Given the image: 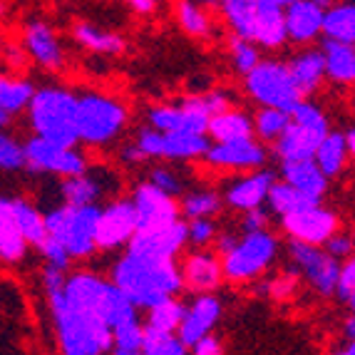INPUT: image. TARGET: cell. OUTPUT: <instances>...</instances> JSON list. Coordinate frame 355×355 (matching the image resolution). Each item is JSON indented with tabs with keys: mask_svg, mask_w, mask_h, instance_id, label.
Listing matches in <instances>:
<instances>
[{
	"mask_svg": "<svg viewBox=\"0 0 355 355\" xmlns=\"http://www.w3.org/2000/svg\"><path fill=\"white\" fill-rule=\"evenodd\" d=\"M345 144H348V154H350V157H355V130H350L348 135H345Z\"/></svg>",
	"mask_w": 355,
	"mask_h": 355,
	"instance_id": "obj_56",
	"label": "cell"
},
{
	"mask_svg": "<svg viewBox=\"0 0 355 355\" xmlns=\"http://www.w3.org/2000/svg\"><path fill=\"white\" fill-rule=\"evenodd\" d=\"M224 20L234 37L276 50L286 37V3L281 0H226L221 3Z\"/></svg>",
	"mask_w": 355,
	"mask_h": 355,
	"instance_id": "obj_3",
	"label": "cell"
},
{
	"mask_svg": "<svg viewBox=\"0 0 355 355\" xmlns=\"http://www.w3.org/2000/svg\"><path fill=\"white\" fill-rule=\"evenodd\" d=\"M323 35L326 40L345 42L355 48V3H338L326 8Z\"/></svg>",
	"mask_w": 355,
	"mask_h": 355,
	"instance_id": "obj_32",
	"label": "cell"
},
{
	"mask_svg": "<svg viewBox=\"0 0 355 355\" xmlns=\"http://www.w3.org/2000/svg\"><path fill=\"white\" fill-rule=\"evenodd\" d=\"M313 204H318V202L303 196L301 191H296L286 182H276L271 187V194H268V207H271L273 214H279L281 219H284V216H291V214L301 211V209L313 207Z\"/></svg>",
	"mask_w": 355,
	"mask_h": 355,
	"instance_id": "obj_36",
	"label": "cell"
},
{
	"mask_svg": "<svg viewBox=\"0 0 355 355\" xmlns=\"http://www.w3.org/2000/svg\"><path fill=\"white\" fill-rule=\"evenodd\" d=\"M112 286L130 298L132 306L139 311L159 306L169 301L184 288L179 266L174 261H159L125 251L112 266Z\"/></svg>",
	"mask_w": 355,
	"mask_h": 355,
	"instance_id": "obj_2",
	"label": "cell"
},
{
	"mask_svg": "<svg viewBox=\"0 0 355 355\" xmlns=\"http://www.w3.org/2000/svg\"><path fill=\"white\" fill-rule=\"evenodd\" d=\"M241 231L243 236L246 234H261V231H268V214L263 209H254V211H246L241 219Z\"/></svg>",
	"mask_w": 355,
	"mask_h": 355,
	"instance_id": "obj_51",
	"label": "cell"
},
{
	"mask_svg": "<svg viewBox=\"0 0 355 355\" xmlns=\"http://www.w3.org/2000/svg\"><path fill=\"white\" fill-rule=\"evenodd\" d=\"M179 28L191 37H209L211 35V18L202 6L196 3H179L177 6Z\"/></svg>",
	"mask_w": 355,
	"mask_h": 355,
	"instance_id": "obj_39",
	"label": "cell"
},
{
	"mask_svg": "<svg viewBox=\"0 0 355 355\" xmlns=\"http://www.w3.org/2000/svg\"><path fill=\"white\" fill-rule=\"evenodd\" d=\"M100 207H60L45 214L48 239L58 241L70 259H87L97 251Z\"/></svg>",
	"mask_w": 355,
	"mask_h": 355,
	"instance_id": "obj_5",
	"label": "cell"
},
{
	"mask_svg": "<svg viewBox=\"0 0 355 355\" xmlns=\"http://www.w3.org/2000/svg\"><path fill=\"white\" fill-rule=\"evenodd\" d=\"M179 276H182V286L189 288L196 296L211 293L219 288L224 281V271H221V259L214 251L196 249L191 251L179 266Z\"/></svg>",
	"mask_w": 355,
	"mask_h": 355,
	"instance_id": "obj_19",
	"label": "cell"
},
{
	"mask_svg": "<svg viewBox=\"0 0 355 355\" xmlns=\"http://www.w3.org/2000/svg\"><path fill=\"white\" fill-rule=\"evenodd\" d=\"M12 211H15V224H18L25 243L40 249L42 241L48 239L45 214H40V209H37L35 204L25 202V199H12Z\"/></svg>",
	"mask_w": 355,
	"mask_h": 355,
	"instance_id": "obj_34",
	"label": "cell"
},
{
	"mask_svg": "<svg viewBox=\"0 0 355 355\" xmlns=\"http://www.w3.org/2000/svg\"><path fill=\"white\" fill-rule=\"evenodd\" d=\"M328 3L315 0H291L286 3V37L293 42H311L323 33Z\"/></svg>",
	"mask_w": 355,
	"mask_h": 355,
	"instance_id": "obj_22",
	"label": "cell"
},
{
	"mask_svg": "<svg viewBox=\"0 0 355 355\" xmlns=\"http://www.w3.org/2000/svg\"><path fill=\"white\" fill-rule=\"evenodd\" d=\"M191 355H224V345L216 336H207L191 345Z\"/></svg>",
	"mask_w": 355,
	"mask_h": 355,
	"instance_id": "obj_52",
	"label": "cell"
},
{
	"mask_svg": "<svg viewBox=\"0 0 355 355\" xmlns=\"http://www.w3.org/2000/svg\"><path fill=\"white\" fill-rule=\"evenodd\" d=\"M8 119H10V117H8V114H3V112H0V127H3V125H6V122H8Z\"/></svg>",
	"mask_w": 355,
	"mask_h": 355,
	"instance_id": "obj_57",
	"label": "cell"
},
{
	"mask_svg": "<svg viewBox=\"0 0 355 355\" xmlns=\"http://www.w3.org/2000/svg\"><path fill=\"white\" fill-rule=\"evenodd\" d=\"M204 159L211 166L221 169H261L266 164V149L256 139H236V142L209 144V152Z\"/></svg>",
	"mask_w": 355,
	"mask_h": 355,
	"instance_id": "obj_21",
	"label": "cell"
},
{
	"mask_svg": "<svg viewBox=\"0 0 355 355\" xmlns=\"http://www.w3.org/2000/svg\"><path fill=\"white\" fill-rule=\"evenodd\" d=\"M6 60L15 67V70H20V65L25 62V53L18 48V45H10V48H6Z\"/></svg>",
	"mask_w": 355,
	"mask_h": 355,
	"instance_id": "obj_53",
	"label": "cell"
},
{
	"mask_svg": "<svg viewBox=\"0 0 355 355\" xmlns=\"http://www.w3.org/2000/svg\"><path fill=\"white\" fill-rule=\"evenodd\" d=\"M28 117L35 137L58 147L80 142L77 137V97L62 87H40L28 105Z\"/></svg>",
	"mask_w": 355,
	"mask_h": 355,
	"instance_id": "obj_4",
	"label": "cell"
},
{
	"mask_svg": "<svg viewBox=\"0 0 355 355\" xmlns=\"http://www.w3.org/2000/svg\"><path fill=\"white\" fill-rule=\"evenodd\" d=\"M273 184H276V172H271V169H256V172L231 182V187L224 191V199L236 211H254V209H261L268 202Z\"/></svg>",
	"mask_w": 355,
	"mask_h": 355,
	"instance_id": "obj_20",
	"label": "cell"
},
{
	"mask_svg": "<svg viewBox=\"0 0 355 355\" xmlns=\"http://www.w3.org/2000/svg\"><path fill=\"white\" fill-rule=\"evenodd\" d=\"M323 249H326L336 261H348L350 256H355V241L350 234H340V231H338L336 236H333Z\"/></svg>",
	"mask_w": 355,
	"mask_h": 355,
	"instance_id": "obj_49",
	"label": "cell"
},
{
	"mask_svg": "<svg viewBox=\"0 0 355 355\" xmlns=\"http://www.w3.org/2000/svg\"><path fill=\"white\" fill-rule=\"evenodd\" d=\"M60 194L67 207H97V199L105 194V184L95 174L85 172L83 177L65 179L60 184Z\"/></svg>",
	"mask_w": 355,
	"mask_h": 355,
	"instance_id": "obj_33",
	"label": "cell"
},
{
	"mask_svg": "<svg viewBox=\"0 0 355 355\" xmlns=\"http://www.w3.org/2000/svg\"><path fill=\"white\" fill-rule=\"evenodd\" d=\"M144 350V328L142 320H132L119 326L112 333V348L110 355H142Z\"/></svg>",
	"mask_w": 355,
	"mask_h": 355,
	"instance_id": "obj_40",
	"label": "cell"
},
{
	"mask_svg": "<svg viewBox=\"0 0 355 355\" xmlns=\"http://www.w3.org/2000/svg\"><path fill=\"white\" fill-rule=\"evenodd\" d=\"M33 95H35V87L28 80L0 75V112L3 114L10 117V114H18L23 110H28Z\"/></svg>",
	"mask_w": 355,
	"mask_h": 355,
	"instance_id": "obj_35",
	"label": "cell"
},
{
	"mask_svg": "<svg viewBox=\"0 0 355 355\" xmlns=\"http://www.w3.org/2000/svg\"><path fill=\"white\" fill-rule=\"evenodd\" d=\"M184 303L177 298H169V301L159 303L147 311V320L142 323L144 338H164V336H177L179 326L184 320Z\"/></svg>",
	"mask_w": 355,
	"mask_h": 355,
	"instance_id": "obj_29",
	"label": "cell"
},
{
	"mask_svg": "<svg viewBox=\"0 0 355 355\" xmlns=\"http://www.w3.org/2000/svg\"><path fill=\"white\" fill-rule=\"evenodd\" d=\"M281 174H284V182L288 187H293L296 191H301L303 196L313 199L320 204L323 194L328 191V179L320 174V169L315 166L313 159L306 162H284L281 164Z\"/></svg>",
	"mask_w": 355,
	"mask_h": 355,
	"instance_id": "obj_24",
	"label": "cell"
},
{
	"mask_svg": "<svg viewBox=\"0 0 355 355\" xmlns=\"http://www.w3.org/2000/svg\"><path fill=\"white\" fill-rule=\"evenodd\" d=\"M147 119H149V130L162 132V135L207 137V127H209V114L202 107L199 95L187 97L179 105L152 107Z\"/></svg>",
	"mask_w": 355,
	"mask_h": 355,
	"instance_id": "obj_12",
	"label": "cell"
},
{
	"mask_svg": "<svg viewBox=\"0 0 355 355\" xmlns=\"http://www.w3.org/2000/svg\"><path fill=\"white\" fill-rule=\"evenodd\" d=\"M42 288L48 293L62 355H105L112 348V333L125 323L139 320L130 298L112 281L97 273L65 271L45 266Z\"/></svg>",
	"mask_w": 355,
	"mask_h": 355,
	"instance_id": "obj_1",
	"label": "cell"
},
{
	"mask_svg": "<svg viewBox=\"0 0 355 355\" xmlns=\"http://www.w3.org/2000/svg\"><path fill=\"white\" fill-rule=\"evenodd\" d=\"M72 35H75V40L83 48H87L89 53H97V55H122L127 48L122 35L92 23H77L75 30H72Z\"/></svg>",
	"mask_w": 355,
	"mask_h": 355,
	"instance_id": "obj_30",
	"label": "cell"
},
{
	"mask_svg": "<svg viewBox=\"0 0 355 355\" xmlns=\"http://www.w3.org/2000/svg\"><path fill=\"white\" fill-rule=\"evenodd\" d=\"M127 125V110L114 97L87 92L77 97V137L85 144H107Z\"/></svg>",
	"mask_w": 355,
	"mask_h": 355,
	"instance_id": "obj_8",
	"label": "cell"
},
{
	"mask_svg": "<svg viewBox=\"0 0 355 355\" xmlns=\"http://www.w3.org/2000/svg\"><path fill=\"white\" fill-rule=\"evenodd\" d=\"M137 234V214L130 199H117L100 209L97 219V249L114 251L119 246H130Z\"/></svg>",
	"mask_w": 355,
	"mask_h": 355,
	"instance_id": "obj_15",
	"label": "cell"
},
{
	"mask_svg": "<svg viewBox=\"0 0 355 355\" xmlns=\"http://www.w3.org/2000/svg\"><path fill=\"white\" fill-rule=\"evenodd\" d=\"M221 313H224V306H221V301L214 293L194 296V301L184 308V320L182 326H179L177 338L187 348H191L202 338L211 336V331L221 320Z\"/></svg>",
	"mask_w": 355,
	"mask_h": 355,
	"instance_id": "obj_18",
	"label": "cell"
},
{
	"mask_svg": "<svg viewBox=\"0 0 355 355\" xmlns=\"http://www.w3.org/2000/svg\"><path fill=\"white\" fill-rule=\"evenodd\" d=\"M28 254V243L15 224V211H12V199L0 196V261L6 263H18Z\"/></svg>",
	"mask_w": 355,
	"mask_h": 355,
	"instance_id": "obj_25",
	"label": "cell"
},
{
	"mask_svg": "<svg viewBox=\"0 0 355 355\" xmlns=\"http://www.w3.org/2000/svg\"><path fill=\"white\" fill-rule=\"evenodd\" d=\"M348 144H345V135L340 132H328V137L320 142V147L315 149V166L320 169V174L326 179H333L345 169L348 162Z\"/></svg>",
	"mask_w": 355,
	"mask_h": 355,
	"instance_id": "obj_31",
	"label": "cell"
},
{
	"mask_svg": "<svg viewBox=\"0 0 355 355\" xmlns=\"http://www.w3.org/2000/svg\"><path fill=\"white\" fill-rule=\"evenodd\" d=\"M296 288H298V273L296 271H286V273H281V276H276L273 281H268V284L261 286L263 296H271V298H276V301L291 298L293 293H296Z\"/></svg>",
	"mask_w": 355,
	"mask_h": 355,
	"instance_id": "obj_44",
	"label": "cell"
},
{
	"mask_svg": "<svg viewBox=\"0 0 355 355\" xmlns=\"http://www.w3.org/2000/svg\"><path fill=\"white\" fill-rule=\"evenodd\" d=\"M142 355H189V350H187V345L177 336H164V338H144Z\"/></svg>",
	"mask_w": 355,
	"mask_h": 355,
	"instance_id": "obj_45",
	"label": "cell"
},
{
	"mask_svg": "<svg viewBox=\"0 0 355 355\" xmlns=\"http://www.w3.org/2000/svg\"><path fill=\"white\" fill-rule=\"evenodd\" d=\"M338 298L350 301L355 296V256L340 263V276H338Z\"/></svg>",
	"mask_w": 355,
	"mask_h": 355,
	"instance_id": "obj_47",
	"label": "cell"
},
{
	"mask_svg": "<svg viewBox=\"0 0 355 355\" xmlns=\"http://www.w3.org/2000/svg\"><path fill=\"white\" fill-rule=\"evenodd\" d=\"M25 50L45 70H60L65 62V50L60 45L55 30L42 20H30L23 30Z\"/></svg>",
	"mask_w": 355,
	"mask_h": 355,
	"instance_id": "obj_23",
	"label": "cell"
},
{
	"mask_svg": "<svg viewBox=\"0 0 355 355\" xmlns=\"http://www.w3.org/2000/svg\"><path fill=\"white\" fill-rule=\"evenodd\" d=\"M207 137H211L214 144L254 139V119L241 110H226V112L209 119Z\"/></svg>",
	"mask_w": 355,
	"mask_h": 355,
	"instance_id": "obj_27",
	"label": "cell"
},
{
	"mask_svg": "<svg viewBox=\"0 0 355 355\" xmlns=\"http://www.w3.org/2000/svg\"><path fill=\"white\" fill-rule=\"evenodd\" d=\"M333 355H353V353H350V350L345 348V350H338V353H333Z\"/></svg>",
	"mask_w": 355,
	"mask_h": 355,
	"instance_id": "obj_58",
	"label": "cell"
},
{
	"mask_svg": "<svg viewBox=\"0 0 355 355\" xmlns=\"http://www.w3.org/2000/svg\"><path fill=\"white\" fill-rule=\"evenodd\" d=\"M353 241H355V234H353Z\"/></svg>",
	"mask_w": 355,
	"mask_h": 355,
	"instance_id": "obj_60",
	"label": "cell"
},
{
	"mask_svg": "<svg viewBox=\"0 0 355 355\" xmlns=\"http://www.w3.org/2000/svg\"><path fill=\"white\" fill-rule=\"evenodd\" d=\"M25 166L37 174H58L62 179L83 177L87 172V159L77 149L58 147L40 137H33L23 144Z\"/></svg>",
	"mask_w": 355,
	"mask_h": 355,
	"instance_id": "obj_11",
	"label": "cell"
},
{
	"mask_svg": "<svg viewBox=\"0 0 355 355\" xmlns=\"http://www.w3.org/2000/svg\"><path fill=\"white\" fill-rule=\"evenodd\" d=\"M221 194L214 189H194L187 191L182 199V211L189 221L194 219H211L214 214L221 209Z\"/></svg>",
	"mask_w": 355,
	"mask_h": 355,
	"instance_id": "obj_37",
	"label": "cell"
},
{
	"mask_svg": "<svg viewBox=\"0 0 355 355\" xmlns=\"http://www.w3.org/2000/svg\"><path fill=\"white\" fill-rule=\"evenodd\" d=\"M343 336L348 338L350 343H355V315H348L343 323Z\"/></svg>",
	"mask_w": 355,
	"mask_h": 355,
	"instance_id": "obj_55",
	"label": "cell"
},
{
	"mask_svg": "<svg viewBox=\"0 0 355 355\" xmlns=\"http://www.w3.org/2000/svg\"><path fill=\"white\" fill-rule=\"evenodd\" d=\"M130 8L135 12H139V15H149V12L157 10V3L154 0H132Z\"/></svg>",
	"mask_w": 355,
	"mask_h": 355,
	"instance_id": "obj_54",
	"label": "cell"
},
{
	"mask_svg": "<svg viewBox=\"0 0 355 355\" xmlns=\"http://www.w3.org/2000/svg\"><path fill=\"white\" fill-rule=\"evenodd\" d=\"M40 254L42 259L48 261V266L53 268H60V271H67V266H70V256L65 254V249L60 246L58 241H53V239H45L40 246Z\"/></svg>",
	"mask_w": 355,
	"mask_h": 355,
	"instance_id": "obj_48",
	"label": "cell"
},
{
	"mask_svg": "<svg viewBox=\"0 0 355 355\" xmlns=\"http://www.w3.org/2000/svg\"><path fill=\"white\" fill-rule=\"evenodd\" d=\"M323 65H326V77L338 85H353L355 83V48L345 42L323 40Z\"/></svg>",
	"mask_w": 355,
	"mask_h": 355,
	"instance_id": "obj_28",
	"label": "cell"
},
{
	"mask_svg": "<svg viewBox=\"0 0 355 355\" xmlns=\"http://www.w3.org/2000/svg\"><path fill=\"white\" fill-rule=\"evenodd\" d=\"M199 100H202V107L207 110L209 119L216 117V114L226 112V110H231V100L226 92H221V89H209V92H204V95H199Z\"/></svg>",
	"mask_w": 355,
	"mask_h": 355,
	"instance_id": "obj_50",
	"label": "cell"
},
{
	"mask_svg": "<svg viewBox=\"0 0 355 355\" xmlns=\"http://www.w3.org/2000/svg\"><path fill=\"white\" fill-rule=\"evenodd\" d=\"M135 147L142 159H172L187 162L207 157L209 137H191V135H162L154 130H142L137 135Z\"/></svg>",
	"mask_w": 355,
	"mask_h": 355,
	"instance_id": "obj_13",
	"label": "cell"
},
{
	"mask_svg": "<svg viewBox=\"0 0 355 355\" xmlns=\"http://www.w3.org/2000/svg\"><path fill=\"white\" fill-rule=\"evenodd\" d=\"M229 55H231L234 67H236V72L243 77L249 75V72L261 62L259 48L251 45V42L241 40V37H234V35H231V40H229Z\"/></svg>",
	"mask_w": 355,
	"mask_h": 355,
	"instance_id": "obj_41",
	"label": "cell"
},
{
	"mask_svg": "<svg viewBox=\"0 0 355 355\" xmlns=\"http://www.w3.org/2000/svg\"><path fill=\"white\" fill-rule=\"evenodd\" d=\"M288 256L293 261V271L301 273L318 296H336L340 261H336L323 246H306V243H288Z\"/></svg>",
	"mask_w": 355,
	"mask_h": 355,
	"instance_id": "obj_10",
	"label": "cell"
},
{
	"mask_svg": "<svg viewBox=\"0 0 355 355\" xmlns=\"http://www.w3.org/2000/svg\"><path fill=\"white\" fill-rule=\"evenodd\" d=\"M20 166H25L23 144L15 142L10 135L0 130V169L3 172H18Z\"/></svg>",
	"mask_w": 355,
	"mask_h": 355,
	"instance_id": "obj_43",
	"label": "cell"
},
{
	"mask_svg": "<svg viewBox=\"0 0 355 355\" xmlns=\"http://www.w3.org/2000/svg\"><path fill=\"white\" fill-rule=\"evenodd\" d=\"M291 125V114L281 112V110H263L261 107L259 114L254 117V135H259L263 142H279L284 132Z\"/></svg>",
	"mask_w": 355,
	"mask_h": 355,
	"instance_id": "obj_38",
	"label": "cell"
},
{
	"mask_svg": "<svg viewBox=\"0 0 355 355\" xmlns=\"http://www.w3.org/2000/svg\"><path fill=\"white\" fill-rule=\"evenodd\" d=\"M288 72L296 83L301 97L311 95L320 87V83L326 80V65H323V55L320 50H303L288 62Z\"/></svg>",
	"mask_w": 355,
	"mask_h": 355,
	"instance_id": "obj_26",
	"label": "cell"
},
{
	"mask_svg": "<svg viewBox=\"0 0 355 355\" xmlns=\"http://www.w3.org/2000/svg\"><path fill=\"white\" fill-rule=\"evenodd\" d=\"M348 350H350V353L355 355V343H350V345H348Z\"/></svg>",
	"mask_w": 355,
	"mask_h": 355,
	"instance_id": "obj_59",
	"label": "cell"
},
{
	"mask_svg": "<svg viewBox=\"0 0 355 355\" xmlns=\"http://www.w3.org/2000/svg\"><path fill=\"white\" fill-rule=\"evenodd\" d=\"M132 207L137 214V231H152L179 221V204L172 196L162 194L152 184H139L132 194Z\"/></svg>",
	"mask_w": 355,
	"mask_h": 355,
	"instance_id": "obj_16",
	"label": "cell"
},
{
	"mask_svg": "<svg viewBox=\"0 0 355 355\" xmlns=\"http://www.w3.org/2000/svg\"><path fill=\"white\" fill-rule=\"evenodd\" d=\"M189 243L187 239V221H174L169 226L152 231H137L135 239L130 241L127 251L139 256H149V259L159 261H174V256L182 254V249Z\"/></svg>",
	"mask_w": 355,
	"mask_h": 355,
	"instance_id": "obj_17",
	"label": "cell"
},
{
	"mask_svg": "<svg viewBox=\"0 0 355 355\" xmlns=\"http://www.w3.org/2000/svg\"><path fill=\"white\" fill-rule=\"evenodd\" d=\"M279 256V239L271 231H261V234H246L236 239L226 254H221V271L224 279L234 284L259 279L261 273L268 271L273 261Z\"/></svg>",
	"mask_w": 355,
	"mask_h": 355,
	"instance_id": "obj_7",
	"label": "cell"
},
{
	"mask_svg": "<svg viewBox=\"0 0 355 355\" xmlns=\"http://www.w3.org/2000/svg\"><path fill=\"white\" fill-rule=\"evenodd\" d=\"M149 184H152L154 189H159L162 194L172 196V199L184 194V179L174 169H169V166H154L152 174H149Z\"/></svg>",
	"mask_w": 355,
	"mask_h": 355,
	"instance_id": "obj_42",
	"label": "cell"
},
{
	"mask_svg": "<svg viewBox=\"0 0 355 355\" xmlns=\"http://www.w3.org/2000/svg\"><path fill=\"white\" fill-rule=\"evenodd\" d=\"M246 92L263 110H281L288 114L303 102L301 92H298L296 83L288 72V65L276 62V60H261L246 75Z\"/></svg>",
	"mask_w": 355,
	"mask_h": 355,
	"instance_id": "obj_9",
	"label": "cell"
},
{
	"mask_svg": "<svg viewBox=\"0 0 355 355\" xmlns=\"http://www.w3.org/2000/svg\"><path fill=\"white\" fill-rule=\"evenodd\" d=\"M331 127H328V117L320 112L318 107L311 102H301V105L291 112V125L284 132L279 142L273 144L276 154H279L281 164L284 162H306L313 159L315 149L320 142L328 137Z\"/></svg>",
	"mask_w": 355,
	"mask_h": 355,
	"instance_id": "obj_6",
	"label": "cell"
},
{
	"mask_svg": "<svg viewBox=\"0 0 355 355\" xmlns=\"http://www.w3.org/2000/svg\"><path fill=\"white\" fill-rule=\"evenodd\" d=\"M281 226L291 236V241L306 243V246H326L340 231L338 214L320 207V204H313V207L301 209V211L291 214V216H284Z\"/></svg>",
	"mask_w": 355,
	"mask_h": 355,
	"instance_id": "obj_14",
	"label": "cell"
},
{
	"mask_svg": "<svg viewBox=\"0 0 355 355\" xmlns=\"http://www.w3.org/2000/svg\"><path fill=\"white\" fill-rule=\"evenodd\" d=\"M187 239H189L191 246L204 249L211 241H216V226H214L211 219H194L187 224Z\"/></svg>",
	"mask_w": 355,
	"mask_h": 355,
	"instance_id": "obj_46",
	"label": "cell"
}]
</instances>
